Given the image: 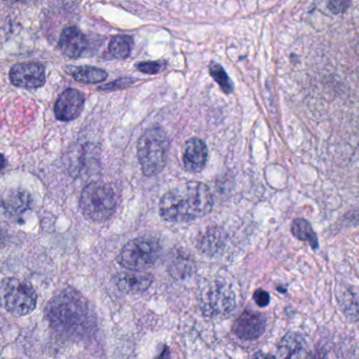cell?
<instances>
[{"mask_svg":"<svg viewBox=\"0 0 359 359\" xmlns=\"http://www.w3.org/2000/svg\"><path fill=\"white\" fill-rule=\"evenodd\" d=\"M351 6L350 1H329L328 8L333 14H341V13L346 12Z\"/></svg>","mask_w":359,"mask_h":359,"instance_id":"7402d4cb","label":"cell"},{"mask_svg":"<svg viewBox=\"0 0 359 359\" xmlns=\"http://www.w3.org/2000/svg\"><path fill=\"white\" fill-rule=\"evenodd\" d=\"M161 252L156 240L141 237L130 240L120 252V265L132 271H141L151 267L158 261Z\"/></svg>","mask_w":359,"mask_h":359,"instance_id":"8992f818","label":"cell"},{"mask_svg":"<svg viewBox=\"0 0 359 359\" xmlns=\"http://www.w3.org/2000/svg\"><path fill=\"white\" fill-rule=\"evenodd\" d=\"M134 40L128 35H116L109 42V51L111 56L117 59L128 58L132 52Z\"/></svg>","mask_w":359,"mask_h":359,"instance_id":"e0dca14e","label":"cell"},{"mask_svg":"<svg viewBox=\"0 0 359 359\" xmlns=\"http://www.w3.org/2000/svg\"><path fill=\"white\" fill-rule=\"evenodd\" d=\"M291 232L297 240L308 242L313 250H318V247H320L318 236H316L313 228L310 225L309 221H306V219H294L292 225H291Z\"/></svg>","mask_w":359,"mask_h":359,"instance_id":"2e32d148","label":"cell"},{"mask_svg":"<svg viewBox=\"0 0 359 359\" xmlns=\"http://www.w3.org/2000/svg\"><path fill=\"white\" fill-rule=\"evenodd\" d=\"M6 167V159H4V156H2V154H0V171L2 170V169Z\"/></svg>","mask_w":359,"mask_h":359,"instance_id":"4316f807","label":"cell"},{"mask_svg":"<svg viewBox=\"0 0 359 359\" xmlns=\"http://www.w3.org/2000/svg\"><path fill=\"white\" fill-rule=\"evenodd\" d=\"M151 274L134 272V273H121L116 278V286L126 294H139L149 290L153 284Z\"/></svg>","mask_w":359,"mask_h":359,"instance_id":"9a60e30c","label":"cell"},{"mask_svg":"<svg viewBox=\"0 0 359 359\" xmlns=\"http://www.w3.org/2000/svg\"><path fill=\"white\" fill-rule=\"evenodd\" d=\"M170 147V138L160 126H151L141 135L137 151L145 176H155L165 168Z\"/></svg>","mask_w":359,"mask_h":359,"instance_id":"3957f363","label":"cell"},{"mask_svg":"<svg viewBox=\"0 0 359 359\" xmlns=\"http://www.w3.org/2000/svg\"><path fill=\"white\" fill-rule=\"evenodd\" d=\"M350 359H359V348L353 352V354H352L351 358Z\"/></svg>","mask_w":359,"mask_h":359,"instance_id":"83f0119b","label":"cell"},{"mask_svg":"<svg viewBox=\"0 0 359 359\" xmlns=\"http://www.w3.org/2000/svg\"><path fill=\"white\" fill-rule=\"evenodd\" d=\"M209 72H210L211 77L219 84V88L223 90L225 94H230V93L233 92V84H232L228 74L226 73L225 69L219 63L211 61L210 65H209Z\"/></svg>","mask_w":359,"mask_h":359,"instance_id":"d6986e66","label":"cell"},{"mask_svg":"<svg viewBox=\"0 0 359 359\" xmlns=\"http://www.w3.org/2000/svg\"><path fill=\"white\" fill-rule=\"evenodd\" d=\"M134 80L130 79V78H121V79L116 80L115 82H111V84H109L107 86H102V88H100V90H116V89L124 88V86H128Z\"/></svg>","mask_w":359,"mask_h":359,"instance_id":"cb8c5ba5","label":"cell"},{"mask_svg":"<svg viewBox=\"0 0 359 359\" xmlns=\"http://www.w3.org/2000/svg\"><path fill=\"white\" fill-rule=\"evenodd\" d=\"M170 349L168 348H164L163 351H162V353L160 354L159 356H158L156 359H168L170 358Z\"/></svg>","mask_w":359,"mask_h":359,"instance_id":"d4e9b609","label":"cell"},{"mask_svg":"<svg viewBox=\"0 0 359 359\" xmlns=\"http://www.w3.org/2000/svg\"><path fill=\"white\" fill-rule=\"evenodd\" d=\"M74 79L82 84H98L107 79L104 70L95 67H79L73 72Z\"/></svg>","mask_w":359,"mask_h":359,"instance_id":"ac0fdd59","label":"cell"},{"mask_svg":"<svg viewBox=\"0 0 359 359\" xmlns=\"http://www.w3.org/2000/svg\"><path fill=\"white\" fill-rule=\"evenodd\" d=\"M137 69L145 74H157L161 71L162 63L158 61H142V63H137Z\"/></svg>","mask_w":359,"mask_h":359,"instance_id":"44dd1931","label":"cell"},{"mask_svg":"<svg viewBox=\"0 0 359 359\" xmlns=\"http://www.w3.org/2000/svg\"><path fill=\"white\" fill-rule=\"evenodd\" d=\"M50 325L67 337L86 334L94 325L86 299L73 290H65L53 299L48 308Z\"/></svg>","mask_w":359,"mask_h":359,"instance_id":"7a4b0ae2","label":"cell"},{"mask_svg":"<svg viewBox=\"0 0 359 359\" xmlns=\"http://www.w3.org/2000/svg\"><path fill=\"white\" fill-rule=\"evenodd\" d=\"M278 352L283 359H324L310 352L304 337L293 332L288 333L282 339Z\"/></svg>","mask_w":359,"mask_h":359,"instance_id":"4fadbf2b","label":"cell"},{"mask_svg":"<svg viewBox=\"0 0 359 359\" xmlns=\"http://www.w3.org/2000/svg\"><path fill=\"white\" fill-rule=\"evenodd\" d=\"M208 159V148L202 139L194 138L186 141L184 147L183 164L186 171L198 173L205 168Z\"/></svg>","mask_w":359,"mask_h":359,"instance_id":"7c38bea8","label":"cell"},{"mask_svg":"<svg viewBox=\"0 0 359 359\" xmlns=\"http://www.w3.org/2000/svg\"><path fill=\"white\" fill-rule=\"evenodd\" d=\"M37 295L29 282L8 278L0 282V305L14 316H25L34 311Z\"/></svg>","mask_w":359,"mask_h":359,"instance_id":"5b68a950","label":"cell"},{"mask_svg":"<svg viewBox=\"0 0 359 359\" xmlns=\"http://www.w3.org/2000/svg\"><path fill=\"white\" fill-rule=\"evenodd\" d=\"M253 299L259 307H267L270 303L269 293L264 290H257L253 294Z\"/></svg>","mask_w":359,"mask_h":359,"instance_id":"603a6c76","label":"cell"},{"mask_svg":"<svg viewBox=\"0 0 359 359\" xmlns=\"http://www.w3.org/2000/svg\"><path fill=\"white\" fill-rule=\"evenodd\" d=\"M212 194L198 181L181 183L168 191L160 202V215L172 223H187L210 213Z\"/></svg>","mask_w":359,"mask_h":359,"instance_id":"6da1fadb","label":"cell"},{"mask_svg":"<svg viewBox=\"0 0 359 359\" xmlns=\"http://www.w3.org/2000/svg\"><path fill=\"white\" fill-rule=\"evenodd\" d=\"M59 48L65 56L78 58L88 48V39L77 27H69L61 33Z\"/></svg>","mask_w":359,"mask_h":359,"instance_id":"5bb4252c","label":"cell"},{"mask_svg":"<svg viewBox=\"0 0 359 359\" xmlns=\"http://www.w3.org/2000/svg\"><path fill=\"white\" fill-rule=\"evenodd\" d=\"M222 240V231L217 229L208 230L203 236L202 240H201V244H202L204 250H213L212 248H217Z\"/></svg>","mask_w":359,"mask_h":359,"instance_id":"ffe728a7","label":"cell"},{"mask_svg":"<svg viewBox=\"0 0 359 359\" xmlns=\"http://www.w3.org/2000/svg\"><path fill=\"white\" fill-rule=\"evenodd\" d=\"M118 197L109 183L93 181L88 183L80 196L79 207L88 221L102 223L111 218L117 208Z\"/></svg>","mask_w":359,"mask_h":359,"instance_id":"277c9868","label":"cell"},{"mask_svg":"<svg viewBox=\"0 0 359 359\" xmlns=\"http://www.w3.org/2000/svg\"><path fill=\"white\" fill-rule=\"evenodd\" d=\"M255 359H276L274 356L270 355V354L259 353L255 356Z\"/></svg>","mask_w":359,"mask_h":359,"instance_id":"484cf974","label":"cell"},{"mask_svg":"<svg viewBox=\"0 0 359 359\" xmlns=\"http://www.w3.org/2000/svg\"><path fill=\"white\" fill-rule=\"evenodd\" d=\"M203 313L211 318L226 316L236 307V296L231 287L226 282H213L202 296Z\"/></svg>","mask_w":359,"mask_h":359,"instance_id":"52a82bcc","label":"cell"},{"mask_svg":"<svg viewBox=\"0 0 359 359\" xmlns=\"http://www.w3.org/2000/svg\"><path fill=\"white\" fill-rule=\"evenodd\" d=\"M266 320L262 314L255 312L244 311L234 322V334L244 341H255L265 332Z\"/></svg>","mask_w":359,"mask_h":359,"instance_id":"8fae6325","label":"cell"},{"mask_svg":"<svg viewBox=\"0 0 359 359\" xmlns=\"http://www.w3.org/2000/svg\"><path fill=\"white\" fill-rule=\"evenodd\" d=\"M31 207L32 197L25 190L11 189L0 196V209L8 218L14 221L22 219Z\"/></svg>","mask_w":359,"mask_h":359,"instance_id":"9c48e42d","label":"cell"},{"mask_svg":"<svg viewBox=\"0 0 359 359\" xmlns=\"http://www.w3.org/2000/svg\"><path fill=\"white\" fill-rule=\"evenodd\" d=\"M10 79L21 88H40L46 84V70L41 63L34 61L17 63L11 69Z\"/></svg>","mask_w":359,"mask_h":359,"instance_id":"ba28073f","label":"cell"},{"mask_svg":"<svg viewBox=\"0 0 359 359\" xmlns=\"http://www.w3.org/2000/svg\"><path fill=\"white\" fill-rule=\"evenodd\" d=\"M84 107V96L76 89H67L55 103V116L61 122L76 119Z\"/></svg>","mask_w":359,"mask_h":359,"instance_id":"30bf717a","label":"cell"}]
</instances>
